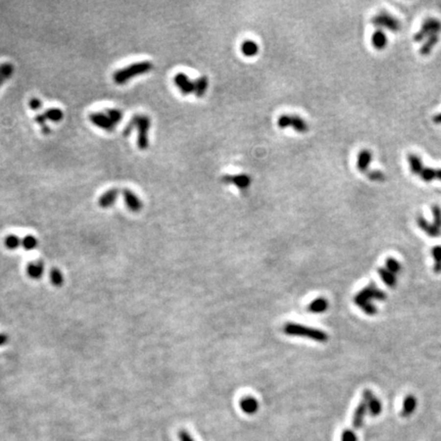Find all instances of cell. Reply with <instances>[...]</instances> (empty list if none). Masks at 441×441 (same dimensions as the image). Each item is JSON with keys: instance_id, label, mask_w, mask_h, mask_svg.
Segmentation results:
<instances>
[{"instance_id": "28", "label": "cell", "mask_w": 441, "mask_h": 441, "mask_svg": "<svg viewBox=\"0 0 441 441\" xmlns=\"http://www.w3.org/2000/svg\"><path fill=\"white\" fill-rule=\"evenodd\" d=\"M431 255L434 259L433 272L435 274H441V245H436L431 249Z\"/></svg>"}, {"instance_id": "15", "label": "cell", "mask_w": 441, "mask_h": 441, "mask_svg": "<svg viewBox=\"0 0 441 441\" xmlns=\"http://www.w3.org/2000/svg\"><path fill=\"white\" fill-rule=\"evenodd\" d=\"M417 224H418V226L422 231H424L429 237H431V238H437L441 233V230H439L437 227H435L433 223L428 222L423 216H421V214H419V216L417 217Z\"/></svg>"}, {"instance_id": "34", "label": "cell", "mask_w": 441, "mask_h": 441, "mask_svg": "<svg viewBox=\"0 0 441 441\" xmlns=\"http://www.w3.org/2000/svg\"><path fill=\"white\" fill-rule=\"evenodd\" d=\"M38 245L37 238L33 235H27L22 239V246L26 250H33Z\"/></svg>"}, {"instance_id": "43", "label": "cell", "mask_w": 441, "mask_h": 441, "mask_svg": "<svg viewBox=\"0 0 441 441\" xmlns=\"http://www.w3.org/2000/svg\"><path fill=\"white\" fill-rule=\"evenodd\" d=\"M433 122H434L436 125H441V113L436 114V115L433 116Z\"/></svg>"}, {"instance_id": "44", "label": "cell", "mask_w": 441, "mask_h": 441, "mask_svg": "<svg viewBox=\"0 0 441 441\" xmlns=\"http://www.w3.org/2000/svg\"><path fill=\"white\" fill-rule=\"evenodd\" d=\"M41 131H42V133L43 134H45V135H48V134H50V128H49V126H47V125H45V126H43L42 127V129H41Z\"/></svg>"}, {"instance_id": "22", "label": "cell", "mask_w": 441, "mask_h": 441, "mask_svg": "<svg viewBox=\"0 0 441 441\" xmlns=\"http://www.w3.org/2000/svg\"><path fill=\"white\" fill-rule=\"evenodd\" d=\"M329 303L328 301H326L323 297H319V299L314 300L311 303L308 304V311L314 314H322L326 312V309L328 308Z\"/></svg>"}, {"instance_id": "11", "label": "cell", "mask_w": 441, "mask_h": 441, "mask_svg": "<svg viewBox=\"0 0 441 441\" xmlns=\"http://www.w3.org/2000/svg\"><path fill=\"white\" fill-rule=\"evenodd\" d=\"M174 83L176 87L183 95H189L194 93V81H191L184 73H178L174 77Z\"/></svg>"}, {"instance_id": "24", "label": "cell", "mask_w": 441, "mask_h": 441, "mask_svg": "<svg viewBox=\"0 0 441 441\" xmlns=\"http://www.w3.org/2000/svg\"><path fill=\"white\" fill-rule=\"evenodd\" d=\"M258 45L254 40H245L241 44V52L247 57L255 56L258 53Z\"/></svg>"}, {"instance_id": "45", "label": "cell", "mask_w": 441, "mask_h": 441, "mask_svg": "<svg viewBox=\"0 0 441 441\" xmlns=\"http://www.w3.org/2000/svg\"><path fill=\"white\" fill-rule=\"evenodd\" d=\"M436 179H438V180L441 181V169L436 170Z\"/></svg>"}, {"instance_id": "42", "label": "cell", "mask_w": 441, "mask_h": 441, "mask_svg": "<svg viewBox=\"0 0 441 441\" xmlns=\"http://www.w3.org/2000/svg\"><path fill=\"white\" fill-rule=\"evenodd\" d=\"M9 340V337L5 333H0V347H2L7 341Z\"/></svg>"}, {"instance_id": "31", "label": "cell", "mask_w": 441, "mask_h": 441, "mask_svg": "<svg viewBox=\"0 0 441 441\" xmlns=\"http://www.w3.org/2000/svg\"><path fill=\"white\" fill-rule=\"evenodd\" d=\"M104 113L107 115V116L111 118L112 122L116 126L120 124L122 122V120H123V117H124V115H123L122 111L118 110V109H106Z\"/></svg>"}, {"instance_id": "38", "label": "cell", "mask_w": 441, "mask_h": 441, "mask_svg": "<svg viewBox=\"0 0 441 441\" xmlns=\"http://www.w3.org/2000/svg\"><path fill=\"white\" fill-rule=\"evenodd\" d=\"M341 441H357L355 432L351 429H347L341 434Z\"/></svg>"}, {"instance_id": "21", "label": "cell", "mask_w": 441, "mask_h": 441, "mask_svg": "<svg viewBox=\"0 0 441 441\" xmlns=\"http://www.w3.org/2000/svg\"><path fill=\"white\" fill-rule=\"evenodd\" d=\"M378 274H379L381 280H382L388 286V287L395 288V286L397 284L396 275H395V274L388 271L386 268H379Z\"/></svg>"}, {"instance_id": "25", "label": "cell", "mask_w": 441, "mask_h": 441, "mask_svg": "<svg viewBox=\"0 0 441 441\" xmlns=\"http://www.w3.org/2000/svg\"><path fill=\"white\" fill-rule=\"evenodd\" d=\"M408 162H409V165H410V169H411L412 173L415 175H419L421 173V171L424 169L423 162L418 156H417V154H414V153L409 154Z\"/></svg>"}, {"instance_id": "32", "label": "cell", "mask_w": 441, "mask_h": 441, "mask_svg": "<svg viewBox=\"0 0 441 441\" xmlns=\"http://www.w3.org/2000/svg\"><path fill=\"white\" fill-rule=\"evenodd\" d=\"M4 245L6 248H8L10 250L17 249L22 245V239H20V237L15 234H10L5 237Z\"/></svg>"}, {"instance_id": "19", "label": "cell", "mask_w": 441, "mask_h": 441, "mask_svg": "<svg viewBox=\"0 0 441 441\" xmlns=\"http://www.w3.org/2000/svg\"><path fill=\"white\" fill-rule=\"evenodd\" d=\"M387 41H388V39H387L386 34L381 29H378L373 33L371 42H372V45L374 48H376L377 50L384 49L387 45Z\"/></svg>"}, {"instance_id": "20", "label": "cell", "mask_w": 441, "mask_h": 441, "mask_svg": "<svg viewBox=\"0 0 441 441\" xmlns=\"http://www.w3.org/2000/svg\"><path fill=\"white\" fill-rule=\"evenodd\" d=\"M27 273H28V275L32 279H36V280L40 279L43 276V274H44V264H43V261H41V260L32 261V263H30L28 265Z\"/></svg>"}, {"instance_id": "23", "label": "cell", "mask_w": 441, "mask_h": 441, "mask_svg": "<svg viewBox=\"0 0 441 441\" xmlns=\"http://www.w3.org/2000/svg\"><path fill=\"white\" fill-rule=\"evenodd\" d=\"M209 88V79L204 76L194 80V94L197 97L205 96Z\"/></svg>"}, {"instance_id": "3", "label": "cell", "mask_w": 441, "mask_h": 441, "mask_svg": "<svg viewBox=\"0 0 441 441\" xmlns=\"http://www.w3.org/2000/svg\"><path fill=\"white\" fill-rule=\"evenodd\" d=\"M283 331L286 335L288 336H297L304 337L307 339H312L317 342H326L328 340V334L323 330L317 328L308 327L305 325L297 324V323H287L284 325Z\"/></svg>"}, {"instance_id": "9", "label": "cell", "mask_w": 441, "mask_h": 441, "mask_svg": "<svg viewBox=\"0 0 441 441\" xmlns=\"http://www.w3.org/2000/svg\"><path fill=\"white\" fill-rule=\"evenodd\" d=\"M221 182L224 184H232L237 188L245 190L252 184V178L246 174L225 175L221 178Z\"/></svg>"}, {"instance_id": "29", "label": "cell", "mask_w": 441, "mask_h": 441, "mask_svg": "<svg viewBox=\"0 0 441 441\" xmlns=\"http://www.w3.org/2000/svg\"><path fill=\"white\" fill-rule=\"evenodd\" d=\"M44 115L47 120H49L54 123L61 122L64 118V113L62 110H59V109H49L44 113Z\"/></svg>"}, {"instance_id": "36", "label": "cell", "mask_w": 441, "mask_h": 441, "mask_svg": "<svg viewBox=\"0 0 441 441\" xmlns=\"http://www.w3.org/2000/svg\"><path fill=\"white\" fill-rule=\"evenodd\" d=\"M432 211V218H433V224L435 227H437L439 230H441V208L437 205L432 206L431 208Z\"/></svg>"}, {"instance_id": "6", "label": "cell", "mask_w": 441, "mask_h": 441, "mask_svg": "<svg viewBox=\"0 0 441 441\" xmlns=\"http://www.w3.org/2000/svg\"><path fill=\"white\" fill-rule=\"evenodd\" d=\"M371 22L375 27H378L379 29L385 28L392 32H397L400 30L399 21L395 17L386 13V11H381L378 15L374 16Z\"/></svg>"}, {"instance_id": "27", "label": "cell", "mask_w": 441, "mask_h": 441, "mask_svg": "<svg viewBox=\"0 0 441 441\" xmlns=\"http://www.w3.org/2000/svg\"><path fill=\"white\" fill-rule=\"evenodd\" d=\"M438 40H439L438 35H433V36H431V37L427 38V41H425V43L421 47L420 53L422 55L430 54V52L432 51V49L434 48L435 45L438 43Z\"/></svg>"}, {"instance_id": "30", "label": "cell", "mask_w": 441, "mask_h": 441, "mask_svg": "<svg viewBox=\"0 0 441 441\" xmlns=\"http://www.w3.org/2000/svg\"><path fill=\"white\" fill-rule=\"evenodd\" d=\"M50 281L51 283L55 286V287H61V286L64 284L65 279H64V275L63 273L61 272V270L57 268H52L50 271Z\"/></svg>"}, {"instance_id": "8", "label": "cell", "mask_w": 441, "mask_h": 441, "mask_svg": "<svg viewBox=\"0 0 441 441\" xmlns=\"http://www.w3.org/2000/svg\"><path fill=\"white\" fill-rule=\"evenodd\" d=\"M89 120L95 127H97L109 133H112L116 127L104 112L91 113L89 115Z\"/></svg>"}, {"instance_id": "1", "label": "cell", "mask_w": 441, "mask_h": 441, "mask_svg": "<svg viewBox=\"0 0 441 441\" xmlns=\"http://www.w3.org/2000/svg\"><path fill=\"white\" fill-rule=\"evenodd\" d=\"M151 126L150 117L146 115H134L126 125L123 135L129 136L134 129L137 130V146L140 150H146L149 146V130Z\"/></svg>"}, {"instance_id": "13", "label": "cell", "mask_w": 441, "mask_h": 441, "mask_svg": "<svg viewBox=\"0 0 441 441\" xmlns=\"http://www.w3.org/2000/svg\"><path fill=\"white\" fill-rule=\"evenodd\" d=\"M373 159V154L370 150L368 149H363L357 154L356 158V168L361 173L363 174H367L369 171V168H370V163L372 162Z\"/></svg>"}, {"instance_id": "33", "label": "cell", "mask_w": 441, "mask_h": 441, "mask_svg": "<svg viewBox=\"0 0 441 441\" xmlns=\"http://www.w3.org/2000/svg\"><path fill=\"white\" fill-rule=\"evenodd\" d=\"M385 267L388 271L395 274V275H396V274L401 272V265L399 264V261L397 259H395V257H387L385 260Z\"/></svg>"}, {"instance_id": "18", "label": "cell", "mask_w": 441, "mask_h": 441, "mask_svg": "<svg viewBox=\"0 0 441 441\" xmlns=\"http://www.w3.org/2000/svg\"><path fill=\"white\" fill-rule=\"evenodd\" d=\"M239 406L247 415H254L258 411V402L253 396H244L240 399Z\"/></svg>"}, {"instance_id": "40", "label": "cell", "mask_w": 441, "mask_h": 441, "mask_svg": "<svg viewBox=\"0 0 441 441\" xmlns=\"http://www.w3.org/2000/svg\"><path fill=\"white\" fill-rule=\"evenodd\" d=\"M178 437H179V440H180V441H195V440L191 437V435H190L186 430H181V431H179Z\"/></svg>"}, {"instance_id": "35", "label": "cell", "mask_w": 441, "mask_h": 441, "mask_svg": "<svg viewBox=\"0 0 441 441\" xmlns=\"http://www.w3.org/2000/svg\"><path fill=\"white\" fill-rule=\"evenodd\" d=\"M419 176L421 177L423 181L431 182L434 180V179H436V169L426 168V166H424V169L421 171Z\"/></svg>"}, {"instance_id": "7", "label": "cell", "mask_w": 441, "mask_h": 441, "mask_svg": "<svg viewBox=\"0 0 441 441\" xmlns=\"http://www.w3.org/2000/svg\"><path fill=\"white\" fill-rule=\"evenodd\" d=\"M441 31V23L435 19H427L424 21L423 25L419 32H417L414 36L416 42H421L425 38L431 37L433 35H438Z\"/></svg>"}, {"instance_id": "10", "label": "cell", "mask_w": 441, "mask_h": 441, "mask_svg": "<svg viewBox=\"0 0 441 441\" xmlns=\"http://www.w3.org/2000/svg\"><path fill=\"white\" fill-rule=\"evenodd\" d=\"M363 400L367 403L368 411L372 416L377 417L382 412V403L377 398L371 390L366 389L363 393Z\"/></svg>"}, {"instance_id": "5", "label": "cell", "mask_w": 441, "mask_h": 441, "mask_svg": "<svg viewBox=\"0 0 441 441\" xmlns=\"http://www.w3.org/2000/svg\"><path fill=\"white\" fill-rule=\"evenodd\" d=\"M278 127L281 129L285 128H293L297 133L305 134L308 132L309 127L305 120L299 116H292V115H282L278 118Z\"/></svg>"}, {"instance_id": "4", "label": "cell", "mask_w": 441, "mask_h": 441, "mask_svg": "<svg viewBox=\"0 0 441 441\" xmlns=\"http://www.w3.org/2000/svg\"><path fill=\"white\" fill-rule=\"evenodd\" d=\"M386 293L382 290H380L378 287H376L375 284L371 283L365 287L361 292L357 293L354 297L355 304L363 308L368 303H370L372 300L376 301H384L386 300Z\"/></svg>"}, {"instance_id": "37", "label": "cell", "mask_w": 441, "mask_h": 441, "mask_svg": "<svg viewBox=\"0 0 441 441\" xmlns=\"http://www.w3.org/2000/svg\"><path fill=\"white\" fill-rule=\"evenodd\" d=\"M366 176L370 179L373 182H384L385 181V175L378 170H372L369 171Z\"/></svg>"}, {"instance_id": "2", "label": "cell", "mask_w": 441, "mask_h": 441, "mask_svg": "<svg viewBox=\"0 0 441 441\" xmlns=\"http://www.w3.org/2000/svg\"><path fill=\"white\" fill-rule=\"evenodd\" d=\"M152 69L153 65L148 61L134 63L126 68L116 70L113 75V80L117 85H124L131 79L149 73Z\"/></svg>"}, {"instance_id": "26", "label": "cell", "mask_w": 441, "mask_h": 441, "mask_svg": "<svg viewBox=\"0 0 441 441\" xmlns=\"http://www.w3.org/2000/svg\"><path fill=\"white\" fill-rule=\"evenodd\" d=\"M15 71V68L13 64L10 63H2L0 64V87L2 86L6 80H9Z\"/></svg>"}, {"instance_id": "12", "label": "cell", "mask_w": 441, "mask_h": 441, "mask_svg": "<svg viewBox=\"0 0 441 441\" xmlns=\"http://www.w3.org/2000/svg\"><path fill=\"white\" fill-rule=\"evenodd\" d=\"M123 197L125 200V204L127 208L133 212H139L143 209V202L142 200L128 188L123 190Z\"/></svg>"}, {"instance_id": "16", "label": "cell", "mask_w": 441, "mask_h": 441, "mask_svg": "<svg viewBox=\"0 0 441 441\" xmlns=\"http://www.w3.org/2000/svg\"><path fill=\"white\" fill-rule=\"evenodd\" d=\"M368 412V407L367 403L363 400L361 401L353 413V417H352V426L353 429H360L363 426L364 423V419L365 416Z\"/></svg>"}, {"instance_id": "17", "label": "cell", "mask_w": 441, "mask_h": 441, "mask_svg": "<svg viewBox=\"0 0 441 441\" xmlns=\"http://www.w3.org/2000/svg\"><path fill=\"white\" fill-rule=\"evenodd\" d=\"M417 406H418V401H417L415 395H408L404 397L402 402V410L400 413L401 417H403V418H409V417H411L415 413Z\"/></svg>"}, {"instance_id": "14", "label": "cell", "mask_w": 441, "mask_h": 441, "mask_svg": "<svg viewBox=\"0 0 441 441\" xmlns=\"http://www.w3.org/2000/svg\"><path fill=\"white\" fill-rule=\"evenodd\" d=\"M118 193H120V191H118L117 188H112L110 190H107V191H105L98 199L99 207L102 209L112 208L117 200Z\"/></svg>"}, {"instance_id": "39", "label": "cell", "mask_w": 441, "mask_h": 441, "mask_svg": "<svg viewBox=\"0 0 441 441\" xmlns=\"http://www.w3.org/2000/svg\"><path fill=\"white\" fill-rule=\"evenodd\" d=\"M29 106L32 111H39L42 109L43 103L40 99L38 98H32L29 102Z\"/></svg>"}, {"instance_id": "41", "label": "cell", "mask_w": 441, "mask_h": 441, "mask_svg": "<svg viewBox=\"0 0 441 441\" xmlns=\"http://www.w3.org/2000/svg\"><path fill=\"white\" fill-rule=\"evenodd\" d=\"M46 120H47V118H46V116H45L44 114H38L37 116H35V121H36V123L39 124V125L42 126V127L46 125V124H45V123H46Z\"/></svg>"}]
</instances>
